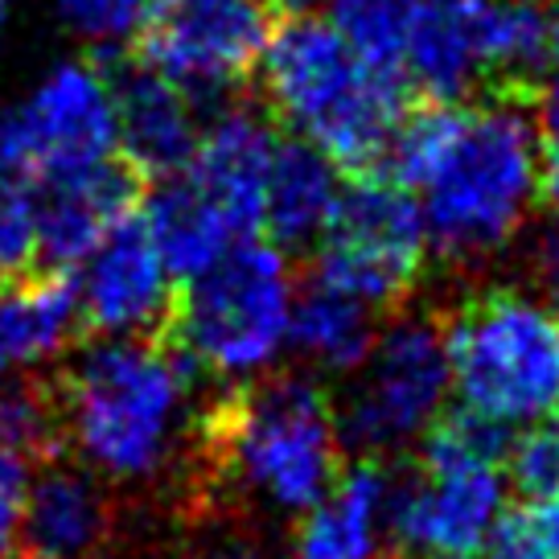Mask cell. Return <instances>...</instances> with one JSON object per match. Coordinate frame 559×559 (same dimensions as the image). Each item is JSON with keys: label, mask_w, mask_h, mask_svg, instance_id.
I'll list each match as a JSON object with an SVG mask.
<instances>
[{"label": "cell", "mask_w": 559, "mask_h": 559, "mask_svg": "<svg viewBox=\"0 0 559 559\" xmlns=\"http://www.w3.org/2000/svg\"><path fill=\"white\" fill-rule=\"evenodd\" d=\"M486 543L489 559H559V498L502 510Z\"/></svg>", "instance_id": "25"}, {"label": "cell", "mask_w": 559, "mask_h": 559, "mask_svg": "<svg viewBox=\"0 0 559 559\" xmlns=\"http://www.w3.org/2000/svg\"><path fill=\"white\" fill-rule=\"evenodd\" d=\"M29 461L0 444V559H17L21 510L29 493Z\"/></svg>", "instance_id": "29"}, {"label": "cell", "mask_w": 559, "mask_h": 559, "mask_svg": "<svg viewBox=\"0 0 559 559\" xmlns=\"http://www.w3.org/2000/svg\"><path fill=\"white\" fill-rule=\"evenodd\" d=\"M288 337L300 349V358H309L313 367L358 370L367 362L379 330H374V309L370 305L313 276L305 284L300 300L293 305Z\"/></svg>", "instance_id": "22"}, {"label": "cell", "mask_w": 559, "mask_h": 559, "mask_svg": "<svg viewBox=\"0 0 559 559\" xmlns=\"http://www.w3.org/2000/svg\"><path fill=\"white\" fill-rule=\"evenodd\" d=\"M498 67V0H416L403 41L400 74L437 104L493 91Z\"/></svg>", "instance_id": "13"}, {"label": "cell", "mask_w": 559, "mask_h": 559, "mask_svg": "<svg viewBox=\"0 0 559 559\" xmlns=\"http://www.w3.org/2000/svg\"><path fill=\"white\" fill-rule=\"evenodd\" d=\"M79 325V288L67 267L17 272L0 288V383L41 358L62 354Z\"/></svg>", "instance_id": "18"}, {"label": "cell", "mask_w": 559, "mask_h": 559, "mask_svg": "<svg viewBox=\"0 0 559 559\" xmlns=\"http://www.w3.org/2000/svg\"><path fill=\"white\" fill-rule=\"evenodd\" d=\"M293 321V267L276 243L239 235L235 243L193 272L174 297L165 342L210 374L263 370L288 342Z\"/></svg>", "instance_id": "7"}, {"label": "cell", "mask_w": 559, "mask_h": 559, "mask_svg": "<svg viewBox=\"0 0 559 559\" xmlns=\"http://www.w3.org/2000/svg\"><path fill=\"white\" fill-rule=\"evenodd\" d=\"M412 4L416 0H330V25L367 67L400 74Z\"/></svg>", "instance_id": "24"}, {"label": "cell", "mask_w": 559, "mask_h": 559, "mask_svg": "<svg viewBox=\"0 0 559 559\" xmlns=\"http://www.w3.org/2000/svg\"><path fill=\"white\" fill-rule=\"evenodd\" d=\"M144 177L128 160H95L87 169L41 177L34 190V227L37 255L50 267H70L136 210Z\"/></svg>", "instance_id": "14"}, {"label": "cell", "mask_w": 559, "mask_h": 559, "mask_svg": "<svg viewBox=\"0 0 559 559\" xmlns=\"http://www.w3.org/2000/svg\"><path fill=\"white\" fill-rule=\"evenodd\" d=\"M337 165L309 140H284L272 153L260 227L276 247H313L337 206Z\"/></svg>", "instance_id": "20"}, {"label": "cell", "mask_w": 559, "mask_h": 559, "mask_svg": "<svg viewBox=\"0 0 559 559\" xmlns=\"http://www.w3.org/2000/svg\"><path fill=\"white\" fill-rule=\"evenodd\" d=\"M13 181H34V169H29L25 148H21L17 120L0 116V186H13Z\"/></svg>", "instance_id": "31"}, {"label": "cell", "mask_w": 559, "mask_h": 559, "mask_svg": "<svg viewBox=\"0 0 559 559\" xmlns=\"http://www.w3.org/2000/svg\"><path fill=\"white\" fill-rule=\"evenodd\" d=\"M424 260L428 227L412 190L386 174H358L321 230L313 276L370 309H395L419 284Z\"/></svg>", "instance_id": "8"}, {"label": "cell", "mask_w": 559, "mask_h": 559, "mask_svg": "<svg viewBox=\"0 0 559 559\" xmlns=\"http://www.w3.org/2000/svg\"><path fill=\"white\" fill-rule=\"evenodd\" d=\"M449 354L432 317H400L379 330L358 383L337 407L342 449L391 461L416 444L444 412L449 395Z\"/></svg>", "instance_id": "9"}, {"label": "cell", "mask_w": 559, "mask_h": 559, "mask_svg": "<svg viewBox=\"0 0 559 559\" xmlns=\"http://www.w3.org/2000/svg\"><path fill=\"white\" fill-rule=\"evenodd\" d=\"M37 255L34 181L0 186V272L17 276Z\"/></svg>", "instance_id": "27"}, {"label": "cell", "mask_w": 559, "mask_h": 559, "mask_svg": "<svg viewBox=\"0 0 559 559\" xmlns=\"http://www.w3.org/2000/svg\"><path fill=\"white\" fill-rule=\"evenodd\" d=\"M193 362L165 337H104L53 374L67 449L107 481L157 477L190 449Z\"/></svg>", "instance_id": "3"}, {"label": "cell", "mask_w": 559, "mask_h": 559, "mask_svg": "<svg viewBox=\"0 0 559 559\" xmlns=\"http://www.w3.org/2000/svg\"><path fill=\"white\" fill-rule=\"evenodd\" d=\"M507 428L449 412L419 437V465L391 469L383 535L419 551H477L507 507Z\"/></svg>", "instance_id": "6"}, {"label": "cell", "mask_w": 559, "mask_h": 559, "mask_svg": "<svg viewBox=\"0 0 559 559\" xmlns=\"http://www.w3.org/2000/svg\"><path fill=\"white\" fill-rule=\"evenodd\" d=\"M461 407L498 428L559 407V309L535 293L481 288L440 321Z\"/></svg>", "instance_id": "5"}, {"label": "cell", "mask_w": 559, "mask_h": 559, "mask_svg": "<svg viewBox=\"0 0 559 559\" xmlns=\"http://www.w3.org/2000/svg\"><path fill=\"white\" fill-rule=\"evenodd\" d=\"M321 0H267V9L280 17H305V13H313Z\"/></svg>", "instance_id": "34"}, {"label": "cell", "mask_w": 559, "mask_h": 559, "mask_svg": "<svg viewBox=\"0 0 559 559\" xmlns=\"http://www.w3.org/2000/svg\"><path fill=\"white\" fill-rule=\"evenodd\" d=\"M9 13H13V0H0V25L9 21Z\"/></svg>", "instance_id": "37"}, {"label": "cell", "mask_w": 559, "mask_h": 559, "mask_svg": "<svg viewBox=\"0 0 559 559\" xmlns=\"http://www.w3.org/2000/svg\"><path fill=\"white\" fill-rule=\"evenodd\" d=\"M186 461L198 502L305 514L342 473L337 407L309 374L239 383L193 416Z\"/></svg>", "instance_id": "2"}, {"label": "cell", "mask_w": 559, "mask_h": 559, "mask_svg": "<svg viewBox=\"0 0 559 559\" xmlns=\"http://www.w3.org/2000/svg\"><path fill=\"white\" fill-rule=\"evenodd\" d=\"M83 260L87 263L74 288L87 330L107 337H165L174 309L169 267L136 210L123 214Z\"/></svg>", "instance_id": "11"}, {"label": "cell", "mask_w": 559, "mask_h": 559, "mask_svg": "<svg viewBox=\"0 0 559 559\" xmlns=\"http://www.w3.org/2000/svg\"><path fill=\"white\" fill-rule=\"evenodd\" d=\"M267 0H148L136 58L186 95L218 99L243 91L272 37Z\"/></svg>", "instance_id": "10"}, {"label": "cell", "mask_w": 559, "mask_h": 559, "mask_svg": "<svg viewBox=\"0 0 559 559\" xmlns=\"http://www.w3.org/2000/svg\"><path fill=\"white\" fill-rule=\"evenodd\" d=\"M556 412H559V407H556ZM556 428H559V424H556Z\"/></svg>", "instance_id": "38"}, {"label": "cell", "mask_w": 559, "mask_h": 559, "mask_svg": "<svg viewBox=\"0 0 559 559\" xmlns=\"http://www.w3.org/2000/svg\"><path fill=\"white\" fill-rule=\"evenodd\" d=\"M507 473L510 486L523 493L526 502L559 498V428H531L507 444Z\"/></svg>", "instance_id": "26"}, {"label": "cell", "mask_w": 559, "mask_h": 559, "mask_svg": "<svg viewBox=\"0 0 559 559\" xmlns=\"http://www.w3.org/2000/svg\"><path fill=\"white\" fill-rule=\"evenodd\" d=\"M539 111H543V136H559V62L547 67V74L539 79Z\"/></svg>", "instance_id": "33"}, {"label": "cell", "mask_w": 559, "mask_h": 559, "mask_svg": "<svg viewBox=\"0 0 559 559\" xmlns=\"http://www.w3.org/2000/svg\"><path fill=\"white\" fill-rule=\"evenodd\" d=\"M424 559H477L473 551H428Z\"/></svg>", "instance_id": "36"}, {"label": "cell", "mask_w": 559, "mask_h": 559, "mask_svg": "<svg viewBox=\"0 0 559 559\" xmlns=\"http://www.w3.org/2000/svg\"><path fill=\"white\" fill-rule=\"evenodd\" d=\"M13 120L37 177L87 169L116 153V104L104 67H53Z\"/></svg>", "instance_id": "12"}, {"label": "cell", "mask_w": 559, "mask_h": 559, "mask_svg": "<svg viewBox=\"0 0 559 559\" xmlns=\"http://www.w3.org/2000/svg\"><path fill=\"white\" fill-rule=\"evenodd\" d=\"M148 0H58V13L74 34L91 41H120L140 25Z\"/></svg>", "instance_id": "28"}, {"label": "cell", "mask_w": 559, "mask_h": 559, "mask_svg": "<svg viewBox=\"0 0 559 559\" xmlns=\"http://www.w3.org/2000/svg\"><path fill=\"white\" fill-rule=\"evenodd\" d=\"M193 559H267L260 551H247V547H214V551H202V556Z\"/></svg>", "instance_id": "35"}, {"label": "cell", "mask_w": 559, "mask_h": 559, "mask_svg": "<svg viewBox=\"0 0 559 559\" xmlns=\"http://www.w3.org/2000/svg\"><path fill=\"white\" fill-rule=\"evenodd\" d=\"M0 444L29 465L67 453V428L53 379H4L0 383Z\"/></svg>", "instance_id": "23"}, {"label": "cell", "mask_w": 559, "mask_h": 559, "mask_svg": "<svg viewBox=\"0 0 559 559\" xmlns=\"http://www.w3.org/2000/svg\"><path fill=\"white\" fill-rule=\"evenodd\" d=\"M383 456H358L346 473H337L321 502L300 514L297 559H374L383 535L386 502Z\"/></svg>", "instance_id": "19"}, {"label": "cell", "mask_w": 559, "mask_h": 559, "mask_svg": "<svg viewBox=\"0 0 559 559\" xmlns=\"http://www.w3.org/2000/svg\"><path fill=\"white\" fill-rule=\"evenodd\" d=\"M383 169L424 193L428 243L456 267H473L507 251L535 206L539 132L523 95L432 99L403 116Z\"/></svg>", "instance_id": "1"}, {"label": "cell", "mask_w": 559, "mask_h": 559, "mask_svg": "<svg viewBox=\"0 0 559 559\" xmlns=\"http://www.w3.org/2000/svg\"><path fill=\"white\" fill-rule=\"evenodd\" d=\"M111 498L99 473L53 456L29 477L17 559H99L111 539Z\"/></svg>", "instance_id": "15"}, {"label": "cell", "mask_w": 559, "mask_h": 559, "mask_svg": "<svg viewBox=\"0 0 559 559\" xmlns=\"http://www.w3.org/2000/svg\"><path fill=\"white\" fill-rule=\"evenodd\" d=\"M539 190L559 214V136H547L539 144Z\"/></svg>", "instance_id": "32"}, {"label": "cell", "mask_w": 559, "mask_h": 559, "mask_svg": "<svg viewBox=\"0 0 559 559\" xmlns=\"http://www.w3.org/2000/svg\"><path fill=\"white\" fill-rule=\"evenodd\" d=\"M116 104V144L123 160L148 177H169L190 160L198 144L193 99L140 58H116L104 67Z\"/></svg>", "instance_id": "16"}, {"label": "cell", "mask_w": 559, "mask_h": 559, "mask_svg": "<svg viewBox=\"0 0 559 559\" xmlns=\"http://www.w3.org/2000/svg\"><path fill=\"white\" fill-rule=\"evenodd\" d=\"M531 276L539 297L559 309V218H551L547 227L531 239Z\"/></svg>", "instance_id": "30"}, {"label": "cell", "mask_w": 559, "mask_h": 559, "mask_svg": "<svg viewBox=\"0 0 559 559\" xmlns=\"http://www.w3.org/2000/svg\"><path fill=\"white\" fill-rule=\"evenodd\" d=\"M276 136L272 123L251 107H230L206 132H198L190 153V181L223 210L235 235H251L263 223V190L272 169Z\"/></svg>", "instance_id": "17"}, {"label": "cell", "mask_w": 559, "mask_h": 559, "mask_svg": "<svg viewBox=\"0 0 559 559\" xmlns=\"http://www.w3.org/2000/svg\"><path fill=\"white\" fill-rule=\"evenodd\" d=\"M263 99L300 140L349 174H379L407 116L412 87L400 74L367 67L317 17H280L263 50Z\"/></svg>", "instance_id": "4"}, {"label": "cell", "mask_w": 559, "mask_h": 559, "mask_svg": "<svg viewBox=\"0 0 559 559\" xmlns=\"http://www.w3.org/2000/svg\"><path fill=\"white\" fill-rule=\"evenodd\" d=\"M144 227L157 243L160 260L174 276L190 280L193 272H202L206 263H214L227 251L239 235L223 218V210L210 202L206 193L193 186L190 177H169L160 181L153 198H148V214Z\"/></svg>", "instance_id": "21"}]
</instances>
